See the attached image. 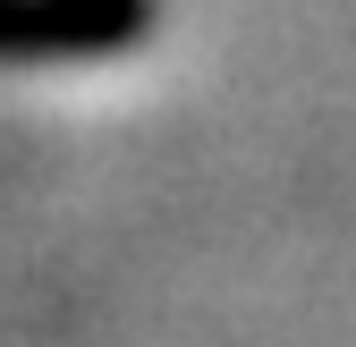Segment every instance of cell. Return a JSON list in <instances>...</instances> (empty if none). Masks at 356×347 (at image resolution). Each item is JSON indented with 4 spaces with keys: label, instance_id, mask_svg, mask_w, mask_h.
Returning a JSON list of instances; mask_svg holds the SVG:
<instances>
[{
    "label": "cell",
    "instance_id": "6da1fadb",
    "mask_svg": "<svg viewBox=\"0 0 356 347\" xmlns=\"http://www.w3.org/2000/svg\"><path fill=\"white\" fill-rule=\"evenodd\" d=\"M145 34V0H0V60H94Z\"/></svg>",
    "mask_w": 356,
    "mask_h": 347
}]
</instances>
